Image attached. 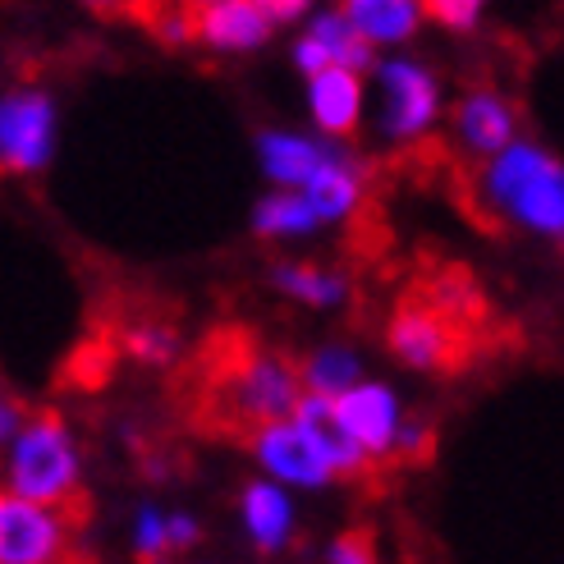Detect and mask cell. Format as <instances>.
<instances>
[{
  "mask_svg": "<svg viewBox=\"0 0 564 564\" xmlns=\"http://www.w3.org/2000/svg\"><path fill=\"white\" fill-rule=\"evenodd\" d=\"M455 133H459V143L473 156H496L505 143H514L519 138V116L500 93L477 88L455 110Z\"/></svg>",
  "mask_w": 564,
  "mask_h": 564,
  "instance_id": "5bb4252c",
  "label": "cell"
},
{
  "mask_svg": "<svg viewBox=\"0 0 564 564\" xmlns=\"http://www.w3.org/2000/svg\"><path fill=\"white\" fill-rule=\"evenodd\" d=\"M354 381H362V358L349 345H322L307 354L299 368L303 394H322V400H335V394L349 390Z\"/></svg>",
  "mask_w": 564,
  "mask_h": 564,
  "instance_id": "ffe728a7",
  "label": "cell"
},
{
  "mask_svg": "<svg viewBox=\"0 0 564 564\" xmlns=\"http://www.w3.org/2000/svg\"><path fill=\"white\" fill-rule=\"evenodd\" d=\"M294 65L303 69V78L326 69V65L368 74L377 65V46L362 42L340 10H322V14H313V23H307V33L294 42Z\"/></svg>",
  "mask_w": 564,
  "mask_h": 564,
  "instance_id": "30bf717a",
  "label": "cell"
},
{
  "mask_svg": "<svg viewBox=\"0 0 564 564\" xmlns=\"http://www.w3.org/2000/svg\"><path fill=\"white\" fill-rule=\"evenodd\" d=\"M262 14H267V23L271 28H280V23H294V19H303L307 10H313V0H252Z\"/></svg>",
  "mask_w": 564,
  "mask_h": 564,
  "instance_id": "83f0119b",
  "label": "cell"
},
{
  "mask_svg": "<svg viewBox=\"0 0 564 564\" xmlns=\"http://www.w3.org/2000/svg\"><path fill=\"white\" fill-rule=\"evenodd\" d=\"M133 555L138 564H152V560H165L171 546H165V514L156 505H138L133 514Z\"/></svg>",
  "mask_w": 564,
  "mask_h": 564,
  "instance_id": "603a6c76",
  "label": "cell"
},
{
  "mask_svg": "<svg viewBox=\"0 0 564 564\" xmlns=\"http://www.w3.org/2000/svg\"><path fill=\"white\" fill-rule=\"evenodd\" d=\"M313 216L322 225H335V220H349L362 203V165L349 156V152H335L322 171H313L299 188H294Z\"/></svg>",
  "mask_w": 564,
  "mask_h": 564,
  "instance_id": "e0dca14e",
  "label": "cell"
},
{
  "mask_svg": "<svg viewBox=\"0 0 564 564\" xmlns=\"http://www.w3.org/2000/svg\"><path fill=\"white\" fill-rule=\"evenodd\" d=\"M307 110L326 138H349L362 124V74L326 65L307 74Z\"/></svg>",
  "mask_w": 564,
  "mask_h": 564,
  "instance_id": "4fadbf2b",
  "label": "cell"
},
{
  "mask_svg": "<svg viewBox=\"0 0 564 564\" xmlns=\"http://www.w3.org/2000/svg\"><path fill=\"white\" fill-rule=\"evenodd\" d=\"M377 93H381V133L390 143H413L441 116V88L427 65L417 61H377Z\"/></svg>",
  "mask_w": 564,
  "mask_h": 564,
  "instance_id": "8992f818",
  "label": "cell"
},
{
  "mask_svg": "<svg viewBox=\"0 0 564 564\" xmlns=\"http://www.w3.org/2000/svg\"><path fill=\"white\" fill-rule=\"evenodd\" d=\"M340 427L354 436V445L368 455V464H386L394 459V432L404 422V409H400V394H394L386 381H354L349 390H340L330 400Z\"/></svg>",
  "mask_w": 564,
  "mask_h": 564,
  "instance_id": "ba28073f",
  "label": "cell"
},
{
  "mask_svg": "<svg viewBox=\"0 0 564 564\" xmlns=\"http://www.w3.org/2000/svg\"><path fill=\"white\" fill-rule=\"evenodd\" d=\"M83 6L97 10V14H124V10L133 6V0H83Z\"/></svg>",
  "mask_w": 564,
  "mask_h": 564,
  "instance_id": "f546056e",
  "label": "cell"
},
{
  "mask_svg": "<svg viewBox=\"0 0 564 564\" xmlns=\"http://www.w3.org/2000/svg\"><path fill=\"white\" fill-rule=\"evenodd\" d=\"M271 285L285 299H299L307 307H340L349 299V280L340 271H326L313 262H275Z\"/></svg>",
  "mask_w": 564,
  "mask_h": 564,
  "instance_id": "d6986e66",
  "label": "cell"
},
{
  "mask_svg": "<svg viewBox=\"0 0 564 564\" xmlns=\"http://www.w3.org/2000/svg\"><path fill=\"white\" fill-rule=\"evenodd\" d=\"M0 487L51 510H69V500L83 491L78 441L55 409L28 413L14 441L0 449Z\"/></svg>",
  "mask_w": 564,
  "mask_h": 564,
  "instance_id": "7a4b0ae2",
  "label": "cell"
},
{
  "mask_svg": "<svg viewBox=\"0 0 564 564\" xmlns=\"http://www.w3.org/2000/svg\"><path fill=\"white\" fill-rule=\"evenodd\" d=\"M386 345L413 372H449L459 362V326L436 299H409L394 307Z\"/></svg>",
  "mask_w": 564,
  "mask_h": 564,
  "instance_id": "5b68a950",
  "label": "cell"
},
{
  "mask_svg": "<svg viewBox=\"0 0 564 564\" xmlns=\"http://www.w3.org/2000/svg\"><path fill=\"white\" fill-rule=\"evenodd\" d=\"M61 110L42 88L0 93V171L6 175H42L55 156Z\"/></svg>",
  "mask_w": 564,
  "mask_h": 564,
  "instance_id": "277c9868",
  "label": "cell"
},
{
  "mask_svg": "<svg viewBox=\"0 0 564 564\" xmlns=\"http://www.w3.org/2000/svg\"><path fill=\"white\" fill-rule=\"evenodd\" d=\"M487 0H422V14H432L449 33H473L477 19H482Z\"/></svg>",
  "mask_w": 564,
  "mask_h": 564,
  "instance_id": "cb8c5ba5",
  "label": "cell"
},
{
  "mask_svg": "<svg viewBox=\"0 0 564 564\" xmlns=\"http://www.w3.org/2000/svg\"><path fill=\"white\" fill-rule=\"evenodd\" d=\"M317 225L322 220L294 188H275L252 207V235L258 239H303V235H313Z\"/></svg>",
  "mask_w": 564,
  "mask_h": 564,
  "instance_id": "44dd1931",
  "label": "cell"
},
{
  "mask_svg": "<svg viewBox=\"0 0 564 564\" xmlns=\"http://www.w3.org/2000/svg\"><path fill=\"white\" fill-rule=\"evenodd\" d=\"M197 542H203V523L193 514H165V546H171V555H184Z\"/></svg>",
  "mask_w": 564,
  "mask_h": 564,
  "instance_id": "4316f807",
  "label": "cell"
},
{
  "mask_svg": "<svg viewBox=\"0 0 564 564\" xmlns=\"http://www.w3.org/2000/svg\"><path fill=\"white\" fill-rule=\"evenodd\" d=\"M299 422V432L307 436V445L317 449V459L326 464V473L340 482V477H362L372 464L368 455L354 445V436L340 427V417H335L330 400H322V394H299V404L290 413Z\"/></svg>",
  "mask_w": 564,
  "mask_h": 564,
  "instance_id": "8fae6325",
  "label": "cell"
},
{
  "mask_svg": "<svg viewBox=\"0 0 564 564\" xmlns=\"http://www.w3.org/2000/svg\"><path fill=\"white\" fill-rule=\"evenodd\" d=\"M69 519L65 510L23 500L0 487V564H65Z\"/></svg>",
  "mask_w": 564,
  "mask_h": 564,
  "instance_id": "52a82bcc",
  "label": "cell"
},
{
  "mask_svg": "<svg viewBox=\"0 0 564 564\" xmlns=\"http://www.w3.org/2000/svg\"><path fill=\"white\" fill-rule=\"evenodd\" d=\"M436 445V427L427 417H409L400 422V432H394V459H427Z\"/></svg>",
  "mask_w": 564,
  "mask_h": 564,
  "instance_id": "d4e9b609",
  "label": "cell"
},
{
  "mask_svg": "<svg viewBox=\"0 0 564 564\" xmlns=\"http://www.w3.org/2000/svg\"><path fill=\"white\" fill-rule=\"evenodd\" d=\"M326 564H381L372 532H362V528L340 532V538L330 542V551H326Z\"/></svg>",
  "mask_w": 564,
  "mask_h": 564,
  "instance_id": "484cf974",
  "label": "cell"
},
{
  "mask_svg": "<svg viewBox=\"0 0 564 564\" xmlns=\"http://www.w3.org/2000/svg\"><path fill=\"white\" fill-rule=\"evenodd\" d=\"M299 368H290L285 358L275 354H243L239 362H230L220 377V413L225 422H239V427H262V422L290 417L299 404Z\"/></svg>",
  "mask_w": 564,
  "mask_h": 564,
  "instance_id": "3957f363",
  "label": "cell"
},
{
  "mask_svg": "<svg viewBox=\"0 0 564 564\" xmlns=\"http://www.w3.org/2000/svg\"><path fill=\"white\" fill-rule=\"evenodd\" d=\"M248 449H252V459L262 464L267 482H275V487L322 491V487L335 482V477L326 473V464L317 459V449L307 445V436L299 432L294 417H275V422H262V427H252Z\"/></svg>",
  "mask_w": 564,
  "mask_h": 564,
  "instance_id": "9c48e42d",
  "label": "cell"
},
{
  "mask_svg": "<svg viewBox=\"0 0 564 564\" xmlns=\"http://www.w3.org/2000/svg\"><path fill=\"white\" fill-rule=\"evenodd\" d=\"M0 400H6V390H0Z\"/></svg>",
  "mask_w": 564,
  "mask_h": 564,
  "instance_id": "4dcf8cb0",
  "label": "cell"
},
{
  "mask_svg": "<svg viewBox=\"0 0 564 564\" xmlns=\"http://www.w3.org/2000/svg\"><path fill=\"white\" fill-rule=\"evenodd\" d=\"M340 14L368 46H400L422 28V0H340Z\"/></svg>",
  "mask_w": 564,
  "mask_h": 564,
  "instance_id": "ac0fdd59",
  "label": "cell"
},
{
  "mask_svg": "<svg viewBox=\"0 0 564 564\" xmlns=\"http://www.w3.org/2000/svg\"><path fill=\"white\" fill-rule=\"evenodd\" d=\"M482 203L500 220H514L542 239H560L564 235V165L538 143L514 138L496 156H487Z\"/></svg>",
  "mask_w": 564,
  "mask_h": 564,
  "instance_id": "6da1fadb",
  "label": "cell"
},
{
  "mask_svg": "<svg viewBox=\"0 0 564 564\" xmlns=\"http://www.w3.org/2000/svg\"><path fill=\"white\" fill-rule=\"evenodd\" d=\"M340 152L335 143H317V138H303L290 129H262L258 133V156H262V175L275 188H299L313 171Z\"/></svg>",
  "mask_w": 564,
  "mask_h": 564,
  "instance_id": "2e32d148",
  "label": "cell"
},
{
  "mask_svg": "<svg viewBox=\"0 0 564 564\" xmlns=\"http://www.w3.org/2000/svg\"><path fill=\"white\" fill-rule=\"evenodd\" d=\"M239 519H243V532L248 542L258 546L262 555H280L294 538V500L285 487L275 482H248L243 496H239Z\"/></svg>",
  "mask_w": 564,
  "mask_h": 564,
  "instance_id": "9a60e30c",
  "label": "cell"
},
{
  "mask_svg": "<svg viewBox=\"0 0 564 564\" xmlns=\"http://www.w3.org/2000/svg\"><path fill=\"white\" fill-rule=\"evenodd\" d=\"M193 33L212 51H258L271 42L275 28L252 0H197Z\"/></svg>",
  "mask_w": 564,
  "mask_h": 564,
  "instance_id": "7c38bea8",
  "label": "cell"
},
{
  "mask_svg": "<svg viewBox=\"0 0 564 564\" xmlns=\"http://www.w3.org/2000/svg\"><path fill=\"white\" fill-rule=\"evenodd\" d=\"M23 417H28V409L6 394V400H0V449H6V445L14 441V432L23 427Z\"/></svg>",
  "mask_w": 564,
  "mask_h": 564,
  "instance_id": "f1b7e54d",
  "label": "cell"
},
{
  "mask_svg": "<svg viewBox=\"0 0 564 564\" xmlns=\"http://www.w3.org/2000/svg\"><path fill=\"white\" fill-rule=\"evenodd\" d=\"M124 349H129V358L148 362V368H171V362L180 358V335L165 322H138L124 335Z\"/></svg>",
  "mask_w": 564,
  "mask_h": 564,
  "instance_id": "7402d4cb",
  "label": "cell"
}]
</instances>
